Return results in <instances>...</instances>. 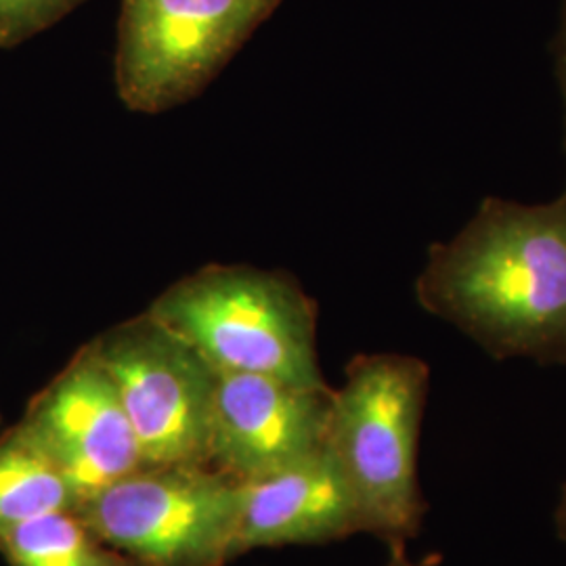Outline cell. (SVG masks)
<instances>
[{
    "mask_svg": "<svg viewBox=\"0 0 566 566\" xmlns=\"http://www.w3.org/2000/svg\"><path fill=\"white\" fill-rule=\"evenodd\" d=\"M357 533V507L325 447L263 479L240 483L233 558L261 547L319 546Z\"/></svg>",
    "mask_w": 566,
    "mask_h": 566,
    "instance_id": "9",
    "label": "cell"
},
{
    "mask_svg": "<svg viewBox=\"0 0 566 566\" xmlns=\"http://www.w3.org/2000/svg\"><path fill=\"white\" fill-rule=\"evenodd\" d=\"M9 566H142L105 544L76 512H49L0 528Z\"/></svg>",
    "mask_w": 566,
    "mask_h": 566,
    "instance_id": "11",
    "label": "cell"
},
{
    "mask_svg": "<svg viewBox=\"0 0 566 566\" xmlns=\"http://www.w3.org/2000/svg\"><path fill=\"white\" fill-rule=\"evenodd\" d=\"M88 346L118 388L143 465L208 464L219 371L193 346L147 311Z\"/></svg>",
    "mask_w": 566,
    "mask_h": 566,
    "instance_id": "6",
    "label": "cell"
},
{
    "mask_svg": "<svg viewBox=\"0 0 566 566\" xmlns=\"http://www.w3.org/2000/svg\"><path fill=\"white\" fill-rule=\"evenodd\" d=\"M78 495L20 426L0 437V528L49 512H76Z\"/></svg>",
    "mask_w": 566,
    "mask_h": 566,
    "instance_id": "10",
    "label": "cell"
},
{
    "mask_svg": "<svg viewBox=\"0 0 566 566\" xmlns=\"http://www.w3.org/2000/svg\"><path fill=\"white\" fill-rule=\"evenodd\" d=\"M332 395L329 386L219 374L208 465L238 483H248L322 451Z\"/></svg>",
    "mask_w": 566,
    "mask_h": 566,
    "instance_id": "8",
    "label": "cell"
},
{
    "mask_svg": "<svg viewBox=\"0 0 566 566\" xmlns=\"http://www.w3.org/2000/svg\"><path fill=\"white\" fill-rule=\"evenodd\" d=\"M147 313L219 374L327 386L317 357V303L290 273L208 264L164 290Z\"/></svg>",
    "mask_w": 566,
    "mask_h": 566,
    "instance_id": "3",
    "label": "cell"
},
{
    "mask_svg": "<svg viewBox=\"0 0 566 566\" xmlns=\"http://www.w3.org/2000/svg\"><path fill=\"white\" fill-rule=\"evenodd\" d=\"M18 426L81 502L143 465L118 388L88 344L32 397Z\"/></svg>",
    "mask_w": 566,
    "mask_h": 566,
    "instance_id": "7",
    "label": "cell"
},
{
    "mask_svg": "<svg viewBox=\"0 0 566 566\" xmlns=\"http://www.w3.org/2000/svg\"><path fill=\"white\" fill-rule=\"evenodd\" d=\"M86 0H0V49L34 39Z\"/></svg>",
    "mask_w": 566,
    "mask_h": 566,
    "instance_id": "12",
    "label": "cell"
},
{
    "mask_svg": "<svg viewBox=\"0 0 566 566\" xmlns=\"http://www.w3.org/2000/svg\"><path fill=\"white\" fill-rule=\"evenodd\" d=\"M554 51V60H556V74H558V84L563 91V102H565V154H566V0H563V9H560V25H558V34L552 44Z\"/></svg>",
    "mask_w": 566,
    "mask_h": 566,
    "instance_id": "13",
    "label": "cell"
},
{
    "mask_svg": "<svg viewBox=\"0 0 566 566\" xmlns=\"http://www.w3.org/2000/svg\"><path fill=\"white\" fill-rule=\"evenodd\" d=\"M430 367L411 355H357L334 388L325 451L357 507L361 533L388 547L420 535L426 504L418 447Z\"/></svg>",
    "mask_w": 566,
    "mask_h": 566,
    "instance_id": "2",
    "label": "cell"
},
{
    "mask_svg": "<svg viewBox=\"0 0 566 566\" xmlns=\"http://www.w3.org/2000/svg\"><path fill=\"white\" fill-rule=\"evenodd\" d=\"M388 549H390V556H388L386 566H437L439 560H441V556L434 554V556H426L424 560H420V563H413V560L407 558L405 546L388 547Z\"/></svg>",
    "mask_w": 566,
    "mask_h": 566,
    "instance_id": "14",
    "label": "cell"
},
{
    "mask_svg": "<svg viewBox=\"0 0 566 566\" xmlns=\"http://www.w3.org/2000/svg\"><path fill=\"white\" fill-rule=\"evenodd\" d=\"M76 514L142 566H227L240 483L208 464L142 465L82 500Z\"/></svg>",
    "mask_w": 566,
    "mask_h": 566,
    "instance_id": "4",
    "label": "cell"
},
{
    "mask_svg": "<svg viewBox=\"0 0 566 566\" xmlns=\"http://www.w3.org/2000/svg\"><path fill=\"white\" fill-rule=\"evenodd\" d=\"M282 0H122L116 86L133 112L196 97Z\"/></svg>",
    "mask_w": 566,
    "mask_h": 566,
    "instance_id": "5",
    "label": "cell"
},
{
    "mask_svg": "<svg viewBox=\"0 0 566 566\" xmlns=\"http://www.w3.org/2000/svg\"><path fill=\"white\" fill-rule=\"evenodd\" d=\"M556 531H558V537L566 544V485L563 486L560 504L556 507Z\"/></svg>",
    "mask_w": 566,
    "mask_h": 566,
    "instance_id": "15",
    "label": "cell"
},
{
    "mask_svg": "<svg viewBox=\"0 0 566 566\" xmlns=\"http://www.w3.org/2000/svg\"><path fill=\"white\" fill-rule=\"evenodd\" d=\"M416 298L497 361L566 365V187L533 206L485 198L428 248Z\"/></svg>",
    "mask_w": 566,
    "mask_h": 566,
    "instance_id": "1",
    "label": "cell"
}]
</instances>
